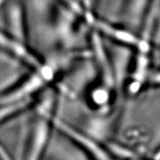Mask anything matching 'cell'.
Returning a JSON list of instances; mask_svg holds the SVG:
<instances>
[{
  "label": "cell",
  "mask_w": 160,
  "mask_h": 160,
  "mask_svg": "<svg viewBox=\"0 0 160 160\" xmlns=\"http://www.w3.org/2000/svg\"><path fill=\"white\" fill-rule=\"evenodd\" d=\"M60 75L53 66L43 61L39 68L33 70L13 90L3 93L1 105L17 100L37 97L45 88L53 85Z\"/></svg>",
  "instance_id": "6da1fadb"
},
{
  "label": "cell",
  "mask_w": 160,
  "mask_h": 160,
  "mask_svg": "<svg viewBox=\"0 0 160 160\" xmlns=\"http://www.w3.org/2000/svg\"><path fill=\"white\" fill-rule=\"evenodd\" d=\"M111 56L115 89L119 101L125 99V88L131 74L136 51L106 39Z\"/></svg>",
  "instance_id": "7a4b0ae2"
},
{
  "label": "cell",
  "mask_w": 160,
  "mask_h": 160,
  "mask_svg": "<svg viewBox=\"0 0 160 160\" xmlns=\"http://www.w3.org/2000/svg\"><path fill=\"white\" fill-rule=\"evenodd\" d=\"M2 33L28 42V17L25 2L22 0H9L2 6Z\"/></svg>",
  "instance_id": "3957f363"
},
{
  "label": "cell",
  "mask_w": 160,
  "mask_h": 160,
  "mask_svg": "<svg viewBox=\"0 0 160 160\" xmlns=\"http://www.w3.org/2000/svg\"><path fill=\"white\" fill-rule=\"evenodd\" d=\"M33 115L31 133L24 156L25 160H42L48 149L54 130L53 120L39 117L34 113Z\"/></svg>",
  "instance_id": "277c9868"
},
{
  "label": "cell",
  "mask_w": 160,
  "mask_h": 160,
  "mask_svg": "<svg viewBox=\"0 0 160 160\" xmlns=\"http://www.w3.org/2000/svg\"><path fill=\"white\" fill-rule=\"evenodd\" d=\"M53 125L95 160L112 159L111 153L106 148L105 144L91 136L57 117L53 120Z\"/></svg>",
  "instance_id": "5b68a950"
},
{
  "label": "cell",
  "mask_w": 160,
  "mask_h": 160,
  "mask_svg": "<svg viewBox=\"0 0 160 160\" xmlns=\"http://www.w3.org/2000/svg\"><path fill=\"white\" fill-rule=\"evenodd\" d=\"M90 48L91 50L92 59L99 71V80L115 89L111 56L107 42L102 36L93 28L90 36Z\"/></svg>",
  "instance_id": "8992f818"
},
{
  "label": "cell",
  "mask_w": 160,
  "mask_h": 160,
  "mask_svg": "<svg viewBox=\"0 0 160 160\" xmlns=\"http://www.w3.org/2000/svg\"><path fill=\"white\" fill-rule=\"evenodd\" d=\"M0 62L1 94L13 90L28 75L30 72L33 71L2 49H1Z\"/></svg>",
  "instance_id": "52a82bcc"
},
{
  "label": "cell",
  "mask_w": 160,
  "mask_h": 160,
  "mask_svg": "<svg viewBox=\"0 0 160 160\" xmlns=\"http://www.w3.org/2000/svg\"><path fill=\"white\" fill-rule=\"evenodd\" d=\"M154 0H122L119 13L123 17V24L137 33L142 30L150 19L152 6Z\"/></svg>",
  "instance_id": "ba28073f"
},
{
  "label": "cell",
  "mask_w": 160,
  "mask_h": 160,
  "mask_svg": "<svg viewBox=\"0 0 160 160\" xmlns=\"http://www.w3.org/2000/svg\"><path fill=\"white\" fill-rule=\"evenodd\" d=\"M1 49L7 51L31 70L39 68L43 64L42 57L27 42L13 39L2 32Z\"/></svg>",
  "instance_id": "9c48e42d"
},
{
  "label": "cell",
  "mask_w": 160,
  "mask_h": 160,
  "mask_svg": "<svg viewBox=\"0 0 160 160\" xmlns=\"http://www.w3.org/2000/svg\"><path fill=\"white\" fill-rule=\"evenodd\" d=\"M36 98H27L1 105V122L28 111L34 105Z\"/></svg>",
  "instance_id": "30bf717a"
},
{
  "label": "cell",
  "mask_w": 160,
  "mask_h": 160,
  "mask_svg": "<svg viewBox=\"0 0 160 160\" xmlns=\"http://www.w3.org/2000/svg\"><path fill=\"white\" fill-rule=\"evenodd\" d=\"M86 11H95L99 0H80Z\"/></svg>",
  "instance_id": "8fae6325"
},
{
  "label": "cell",
  "mask_w": 160,
  "mask_h": 160,
  "mask_svg": "<svg viewBox=\"0 0 160 160\" xmlns=\"http://www.w3.org/2000/svg\"><path fill=\"white\" fill-rule=\"evenodd\" d=\"M8 1H9V0H1V6L5 5V4Z\"/></svg>",
  "instance_id": "7c38bea8"
}]
</instances>
